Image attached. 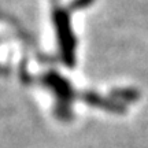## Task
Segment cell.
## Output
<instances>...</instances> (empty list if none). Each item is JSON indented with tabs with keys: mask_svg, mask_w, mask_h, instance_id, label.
Instances as JSON below:
<instances>
[{
	"mask_svg": "<svg viewBox=\"0 0 148 148\" xmlns=\"http://www.w3.org/2000/svg\"><path fill=\"white\" fill-rule=\"evenodd\" d=\"M42 85L51 90L56 99V112L62 119H69L71 116V104L78 97L73 86L67 79L56 73H48L41 77Z\"/></svg>",
	"mask_w": 148,
	"mask_h": 148,
	"instance_id": "obj_1",
	"label": "cell"
}]
</instances>
